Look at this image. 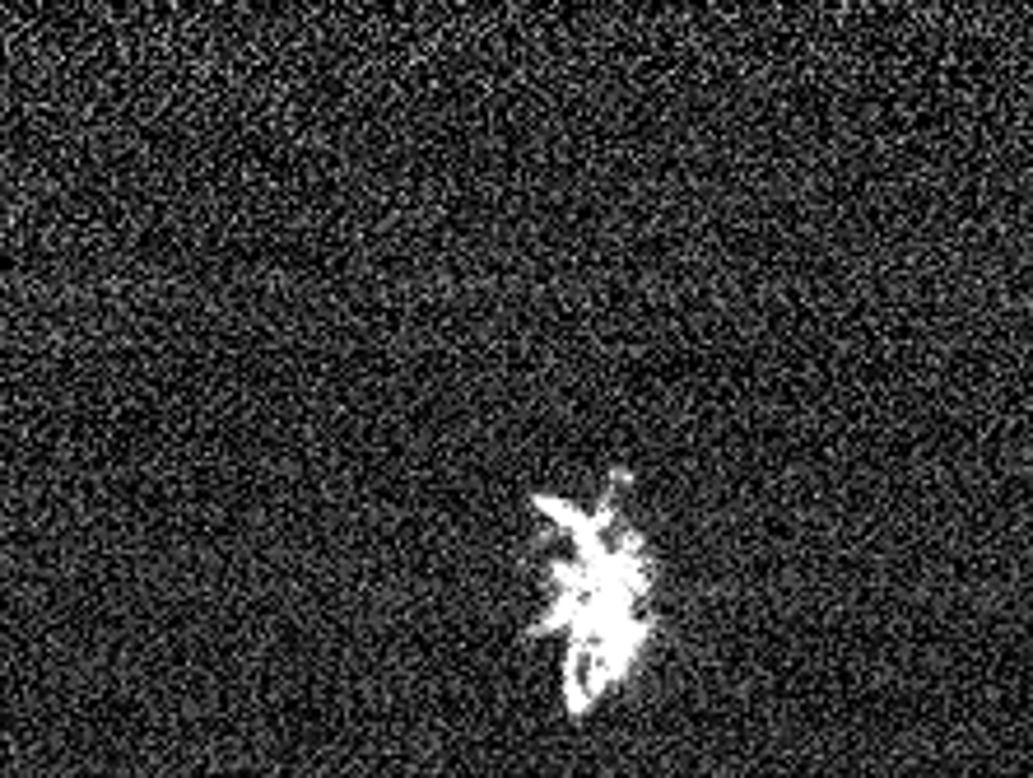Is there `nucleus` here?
Instances as JSON below:
<instances>
[{
  "label": "nucleus",
  "mask_w": 1033,
  "mask_h": 778,
  "mask_svg": "<svg viewBox=\"0 0 1033 778\" xmlns=\"http://www.w3.org/2000/svg\"><path fill=\"white\" fill-rule=\"evenodd\" d=\"M573 536V560L549 564V606L540 615L536 634H564V704L573 718L601 709L633 671H639L652 643V574L643 564L639 532L615 527V504H605L596 517L577 513L564 499H536Z\"/></svg>",
  "instance_id": "1"
}]
</instances>
